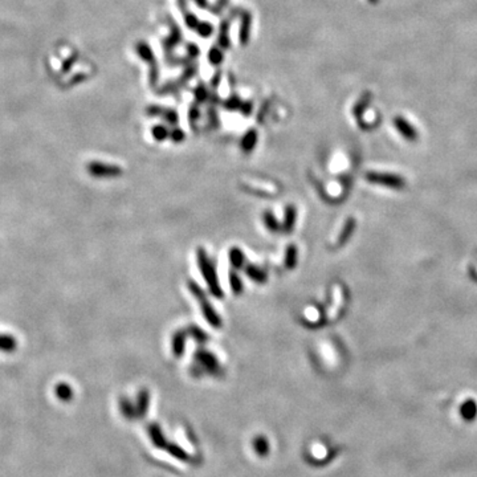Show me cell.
<instances>
[{"label":"cell","instance_id":"obj_1","mask_svg":"<svg viewBox=\"0 0 477 477\" xmlns=\"http://www.w3.org/2000/svg\"><path fill=\"white\" fill-rule=\"evenodd\" d=\"M198 264L199 268H200V272L203 273L206 283H207L208 288H210V292H211L216 299H221V297H223V292H221L220 285H219L215 268L211 264V261H210V259H208L206 251L201 249V248L198 249Z\"/></svg>","mask_w":477,"mask_h":477},{"label":"cell","instance_id":"obj_2","mask_svg":"<svg viewBox=\"0 0 477 477\" xmlns=\"http://www.w3.org/2000/svg\"><path fill=\"white\" fill-rule=\"evenodd\" d=\"M189 288H190V292L195 296L196 301L199 302L201 313H203V315H205V318L207 320L208 324L211 325V326H214V328H220L221 326L220 317H219L218 313L215 312L214 306L210 304V301H208L207 297H206L205 292H203V290L199 288L198 284H195L194 281L189 283Z\"/></svg>","mask_w":477,"mask_h":477},{"label":"cell","instance_id":"obj_3","mask_svg":"<svg viewBox=\"0 0 477 477\" xmlns=\"http://www.w3.org/2000/svg\"><path fill=\"white\" fill-rule=\"evenodd\" d=\"M369 182L378 183V185L387 186V187H394V189H399L403 186V180L400 178L391 174H379V172H371L367 175Z\"/></svg>","mask_w":477,"mask_h":477},{"label":"cell","instance_id":"obj_4","mask_svg":"<svg viewBox=\"0 0 477 477\" xmlns=\"http://www.w3.org/2000/svg\"><path fill=\"white\" fill-rule=\"evenodd\" d=\"M196 360H198L201 366L205 367L208 373L219 374V371H220L218 359H216L215 355H212L211 353H208V351L199 350L198 353H196Z\"/></svg>","mask_w":477,"mask_h":477},{"label":"cell","instance_id":"obj_5","mask_svg":"<svg viewBox=\"0 0 477 477\" xmlns=\"http://www.w3.org/2000/svg\"><path fill=\"white\" fill-rule=\"evenodd\" d=\"M394 124H395L398 131H399V133L402 134V135L404 137L406 140H408V141H415L416 140V137H418V134H416V130L414 129V127L411 126V125H410L408 122L404 120V118L396 117L395 121H394Z\"/></svg>","mask_w":477,"mask_h":477},{"label":"cell","instance_id":"obj_6","mask_svg":"<svg viewBox=\"0 0 477 477\" xmlns=\"http://www.w3.org/2000/svg\"><path fill=\"white\" fill-rule=\"evenodd\" d=\"M90 172L93 174V175H97V176H114V175H120L121 169L120 167H116V166L93 163V165H90Z\"/></svg>","mask_w":477,"mask_h":477},{"label":"cell","instance_id":"obj_7","mask_svg":"<svg viewBox=\"0 0 477 477\" xmlns=\"http://www.w3.org/2000/svg\"><path fill=\"white\" fill-rule=\"evenodd\" d=\"M149 404H150V393L147 390H141L140 394H138V398H137V416L138 418H143V416L146 415L147 410H149Z\"/></svg>","mask_w":477,"mask_h":477},{"label":"cell","instance_id":"obj_8","mask_svg":"<svg viewBox=\"0 0 477 477\" xmlns=\"http://www.w3.org/2000/svg\"><path fill=\"white\" fill-rule=\"evenodd\" d=\"M149 434L150 438H151V442L154 443V445L158 448H166L167 445V442H166L165 436L162 434V429L161 427L156 424H151L149 427Z\"/></svg>","mask_w":477,"mask_h":477},{"label":"cell","instance_id":"obj_9","mask_svg":"<svg viewBox=\"0 0 477 477\" xmlns=\"http://www.w3.org/2000/svg\"><path fill=\"white\" fill-rule=\"evenodd\" d=\"M185 333H183V331H178V333L174 335V339H172V351H174V355H175V357L183 355V353H185Z\"/></svg>","mask_w":477,"mask_h":477},{"label":"cell","instance_id":"obj_10","mask_svg":"<svg viewBox=\"0 0 477 477\" xmlns=\"http://www.w3.org/2000/svg\"><path fill=\"white\" fill-rule=\"evenodd\" d=\"M254 448L255 451L257 452V455H260L261 458H264V456L268 455V452H269V443H268V439L264 438V436H257L254 440Z\"/></svg>","mask_w":477,"mask_h":477},{"label":"cell","instance_id":"obj_11","mask_svg":"<svg viewBox=\"0 0 477 477\" xmlns=\"http://www.w3.org/2000/svg\"><path fill=\"white\" fill-rule=\"evenodd\" d=\"M296 216H297V212H296L294 207H293V206H289L285 210V220H284V230H285L286 232H290V231L293 230V227H294Z\"/></svg>","mask_w":477,"mask_h":477},{"label":"cell","instance_id":"obj_12","mask_svg":"<svg viewBox=\"0 0 477 477\" xmlns=\"http://www.w3.org/2000/svg\"><path fill=\"white\" fill-rule=\"evenodd\" d=\"M166 449H167V451H169L170 453L174 456V458L179 459V460H182V461H189L190 460V456L187 455V452H186L183 448L179 447V445L167 444V445H166Z\"/></svg>","mask_w":477,"mask_h":477},{"label":"cell","instance_id":"obj_13","mask_svg":"<svg viewBox=\"0 0 477 477\" xmlns=\"http://www.w3.org/2000/svg\"><path fill=\"white\" fill-rule=\"evenodd\" d=\"M247 275L249 276V279H252L256 283H264L266 280L265 273L255 265L247 266Z\"/></svg>","mask_w":477,"mask_h":477},{"label":"cell","instance_id":"obj_14","mask_svg":"<svg viewBox=\"0 0 477 477\" xmlns=\"http://www.w3.org/2000/svg\"><path fill=\"white\" fill-rule=\"evenodd\" d=\"M297 263V248L294 245H289L286 249L285 256V266L288 269H293Z\"/></svg>","mask_w":477,"mask_h":477},{"label":"cell","instance_id":"obj_15","mask_svg":"<svg viewBox=\"0 0 477 477\" xmlns=\"http://www.w3.org/2000/svg\"><path fill=\"white\" fill-rule=\"evenodd\" d=\"M230 260L231 264L235 266V268H240L243 266L244 264V255L239 248H232L230 251Z\"/></svg>","mask_w":477,"mask_h":477},{"label":"cell","instance_id":"obj_16","mask_svg":"<svg viewBox=\"0 0 477 477\" xmlns=\"http://www.w3.org/2000/svg\"><path fill=\"white\" fill-rule=\"evenodd\" d=\"M121 408H122V413H124V415L126 416V418L133 419V418H135V416H137L135 408H134L133 404H131L129 400L122 399V403H121Z\"/></svg>","mask_w":477,"mask_h":477},{"label":"cell","instance_id":"obj_17","mask_svg":"<svg viewBox=\"0 0 477 477\" xmlns=\"http://www.w3.org/2000/svg\"><path fill=\"white\" fill-rule=\"evenodd\" d=\"M353 230H354V220L353 219H350V220H348V223L345 224L344 230H342V234L339 235V240H338V243L342 244L348 240L349 236H350L351 232H353Z\"/></svg>","mask_w":477,"mask_h":477},{"label":"cell","instance_id":"obj_18","mask_svg":"<svg viewBox=\"0 0 477 477\" xmlns=\"http://www.w3.org/2000/svg\"><path fill=\"white\" fill-rule=\"evenodd\" d=\"M230 284L232 292L236 293V294H239L243 290V284H241L240 279L237 277L236 273H230Z\"/></svg>","mask_w":477,"mask_h":477},{"label":"cell","instance_id":"obj_19","mask_svg":"<svg viewBox=\"0 0 477 477\" xmlns=\"http://www.w3.org/2000/svg\"><path fill=\"white\" fill-rule=\"evenodd\" d=\"M264 221H265V225L269 228L270 231L279 230V224H277V220L275 219V216H273V215L270 214L269 211H266L265 214H264Z\"/></svg>","mask_w":477,"mask_h":477},{"label":"cell","instance_id":"obj_20","mask_svg":"<svg viewBox=\"0 0 477 477\" xmlns=\"http://www.w3.org/2000/svg\"><path fill=\"white\" fill-rule=\"evenodd\" d=\"M190 329H191V334L194 335V338L196 339V341H198V342H206V341H207V334H206L205 331H201V329L196 328V326H194V328H190Z\"/></svg>","mask_w":477,"mask_h":477},{"label":"cell","instance_id":"obj_21","mask_svg":"<svg viewBox=\"0 0 477 477\" xmlns=\"http://www.w3.org/2000/svg\"><path fill=\"white\" fill-rule=\"evenodd\" d=\"M255 143H256V133H249L248 134V137H247V140H245V142L243 143V147L245 150H251L252 149V147H254V145Z\"/></svg>","mask_w":477,"mask_h":477},{"label":"cell","instance_id":"obj_22","mask_svg":"<svg viewBox=\"0 0 477 477\" xmlns=\"http://www.w3.org/2000/svg\"><path fill=\"white\" fill-rule=\"evenodd\" d=\"M369 2H370V3H377L378 0H369Z\"/></svg>","mask_w":477,"mask_h":477}]
</instances>
